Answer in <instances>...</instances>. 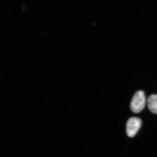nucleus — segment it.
Masks as SVG:
<instances>
[{"instance_id":"f257e3e1","label":"nucleus","mask_w":157,"mask_h":157,"mask_svg":"<svg viewBox=\"0 0 157 157\" xmlns=\"http://www.w3.org/2000/svg\"><path fill=\"white\" fill-rule=\"evenodd\" d=\"M146 104L145 94L143 91L137 92L132 98L130 107L131 110L135 113H138L143 110Z\"/></svg>"},{"instance_id":"f03ea898","label":"nucleus","mask_w":157,"mask_h":157,"mask_svg":"<svg viewBox=\"0 0 157 157\" xmlns=\"http://www.w3.org/2000/svg\"><path fill=\"white\" fill-rule=\"evenodd\" d=\"M141 125V121L137 117H132L127 121L126 132L129 137H133L139 131Z\"/></svg>"},{"instance_id":"7ed1b4c3","label":"nucleus","mask_w":157,"mask_h":157,"mask_svg":"<svg viewBox=\"0 0 157 157\" xmlns=\"http://www.w3.org/2000/svg\"><path fill=\"white\" fill-rule=\"evenodd\" d=\"M149 109L153 113L157 114V95L152 94L147 100Z\"/></svg>"}]
</instances>
